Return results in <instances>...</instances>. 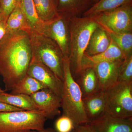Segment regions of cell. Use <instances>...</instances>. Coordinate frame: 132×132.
Masks as SVG:
<instances>
[{
    "label": "cell",
    "mask_w": 132,
    "mask_h": 132,
    "mask_svg": "<svg viewBox=\"0 0 132 132\" xmlns=\"http://www.w3.org/2000/svg\"><path fill=\"white\" fill-rule=\"evenodd\" d=\"M32 58L31 40L27 31L7 33L0 41V75L5 92L11 91L26 76Z\"/></svg>",
    "instance_id": "1"
},
{
    "label": "cell",
    "mask_w": 132,
    "mask_h": 132,
    "mask_svg": "<svg viewBox=\"0 0 132 132\" xmlns=\"http://www.w3.org/2000/svg\"><path fill=\"white\" fill-rule=\"evenodd\" d=\"M70 68L72 75H79L82 59L92 33L98 25L91 16L69 18Z\"/></svg>",
    "instance_id": "2"
},
{
    "label": "cell",
    "mask_w": 132,
    "mask_h": 132,
    "mask_svg": "<svg viewBox=\"0 0 132 132\" xmlns=\"http://www.w3.org/2000/svg\"><path fill=\"white\" fill-rule=\"evenodd\" d=\"M63 90L61 97L62 115L67 116L73 121L75 127L89 123L84 109L82 93L72 75L69 58H64Z\"/></svg>",
    "instance_id": "3"
},
{
    "label": "cell",
    "mask_w": 132,
    "mask_h": 132,
    "mask_svg": "<svg viewBox=\"0 0 132 132\" xmlns=\"http://www.w3.org/2000/svg\"><path fill=\"white\" fill-rule=\"evenodd\" d=\"M32 48L31 60L41 62L63 81L64 57L57 43L42 34L28 30Z\"/></svg>",
    "instance_id": "4"
},
{
    "label": "cell",
    "mask_w": 132,
    "mask_h": 132,
    "mask_svg": "<svg viewBox=\"0 0 132 132\" xmlns=\"http://www.w3.org/2000/svg\"><path fill=\"white\" fill-rule=\"evenodd\" d=\"M47 119L40 111L0 112V132H26L45 129Z\"/></svg>",
    "instance_id": "5"
},
{
    "label": "cell",
    "mask_w": 132,
    "mask_h": 132,
    "mask_svg": "<svg viewBox=\"0 0 132 132\" xmlns=\"http://www.w3.org/2000/svg\"><path fill=\"white\" fill-rule=\"evenodd\" d=\"M104 92L106 113L121 119L132 118V82L118 81Z\"/></svg>",
    "instance_id": "6"
},
{
    "label": "cell",
    "mask_w": 132,
    "mask_h": 132,
    "mask_svg": "<svg viewBox=\"0 0 132 132\" xmlns=\"http://www.w3.org/2000/svg\"><path fill=\"white\" fill-rule=\"evenodd\" d=\"M91 17L108 34L132 32V3Z\"/></svg>",
    "instance_id": "7"
},
{
    "label": "cell",
    "mask_w": 132,
    "mask_h": 132,
    "mask_svg": "<svg viewBox=\"0 0 132 132\" xmlns=\"http://www.w3.org/2000/svg\"><path fill=\"white\" fill-rule=\"evenodd\" d=\"M56 18L44 22L43 34L51 38L57 43L61 50L64 58L70 55L69 18L59 14Z\"/></svg>",
    "instance_id": "8"
},
{
    "label": "cell",
    "mask_w": 132,
    "mask_h": 132,
    "mask_svg": "<svg viewBox=\"0 0 132 132\" xmlns=\"http://www.w3.org/2000/svg\"><path fill=\"white\" fill-rule=\"evenodd\" d=\"M27 75L38 80L61 98L63 90V81L41 62L31 60Z\"/></svg>",
    "instance_id": "9"
},
{
    "label": "cell",
    "mask_w": 132,
    "mask_h": 132,
    "mask_svg": "<svg viewBox=\"0 0 132 132\" xmlns=\"http://www.w3.org/2000/svg\"><path fill=\"white\" fill-rule=\"evenodd\" d=\"M31 97L38 110L44 113L47 119L60 115L61 98L48 88H43Z\"/></svg>",
    "instance_id": "10"
},
{
    "label": "cell",
    "mask_w": 132,
    "mask_h": 132,
    "mask_svg": "<svg viewBox=\"0 0 132 132\" xmlns=\"http://www.w3.org/2000/svg\"><path fill=\"white\" fill-rule=\"evenodd\" d=\"M124 60L102 62L92 67L97 75L102 91L104 92L118 82L120 68Z\"/></svg>",
    "instance_id": "11"
},
{
    "label": "cell",
    "mask_w": 132,
    "mask_h": 132,
    "mask_svg": "<svg viewBox=\"0 0 132 132\" xmlns=\"http://www.w3.org/2000/svg\"><path fill=\"white\" fill-rule=\"evenodd\" d=\"M88 123L96 132H132V118H116L106 112Z\"/></svg>",
    "instance_id": "12"
},
{
    "label": "cell",
    "mask_w": 132,
    "mask_h": 132,
    "mask_svg": "<svg viewBox=\"0 0 132 132\" xmlns=\"http://www.w3.org/2000/svg\"><path fill=\"white\" fill-rule=\"evenodd\" d=\"M57 12L69 18L82 16L94 4V0H55Z\"/></svg>",
    "instance_id": "13"
},
{
    "label": "cell",
    "mask_w": 132,
    "mask_h": 132,
    "mask_svg": "<svg viewBox=\"0 0 132 132\" xmlns=\"http://www.w3.org/2000/svg\"><path fill=\"white\" fill-rule=\"evenodd\" d=\"M83 106L89 122L106 112L104 92L100 91L82 98Z\"/></svg>",
    "instance_id": "14"
},
{
    "label": "cell",
    "mask_w": 132,
    "mask_h": 132,
    "mask_svg": "<svg viewBox=\"0 0 132 132\" xmlns=\"http://www.w3.org/2000/svg\"><path fill=\"white\" fill-rule=\"evenodd\" d=\"M126 58L123 52L111 39V44L108 48L101 53L92 56L84 54L82 61V70L86 68H92L95 64L102 62L123 60Z\"/></svg>",
    "instance_id": "15"
},
{
    "label": "cell",
    "mask_w": 132,
    "mask_h": 132,
    "mask_svg": "<svg viewBox=\"0 0 132 132\" xmlns=\"http://www.w3.org/2000/svg\"><path fill=\"white\" fill-rule=\"evenodd\" d=\"M111 42L108 34L98 26L92 33L84 54L92 56L101 53L108 48Z\"/></svg>",
    "instance_id": "16"
},
{
    "label": "cell",
    "mask_w": 132,
    "mask_h": 132,
    "mask_svg": "<svg viewBox=\"0 0 132 132\" xmlns=\"http://www.w3.org/2000/svg\"><path fill=\"white\" fill-rule=\"evenodd\" d=\"M76 82L79 86L82 98L100 91V87L94 69L93 68L83 69Z\"/></svg>",
    "instance_id": "17"
},
{
    "label": "cell",
    "mask_w": 132,
    "mask_h": 132,
    "mask_svg": "<svg viewBox=\"0 0 132 132\" xmlns=\"http://www.w3.org/2000/svg\"><path fill=\"white\" fill-rule=\"evenodd\" d=\"M0 102L11 105L24 111H39L32 99L29 95L12 94L0 92Z\"/></svg>",
    "instance_id": "18"
},
{
    "label": "cell",
    "mask_w": 132,
    "mask_h": 132,
    "mask_svg": "<svg viewBox=\"0 0 132 132\" xmlns=\"http://www.w3.org/2000/svg\"><path fill=\"white\" fill-rule=\"evenodd\" d=\"M20 3L29 30L42 34L44 22L38 17L33 0H20Z\"/></svg>",
    "instance_id": "19"
},
{
    "label": "cell",
    "mask_w": 132,
    "mask_h": 132,
    "mask_svg": "<svg viewBox=\"0 0 132 132\" xmlns=\"http://www.w3.org/2000/svg\"><path fill=\"white\" fill-rule=\"evenodd\" d=\"M7 33H12L20 30H29L27 20L21 5L20 1L11 13L6 21Z\"/></svg>",
    "instance_id": "20"
},
{
    "label": "cell",
    "mask_w": 132,
    "mask_h": 132,
    "mask_svg": "<svg viewBox=\"0 0 132 132\" xmlns=\"http://www.w3.org/2000/svg\"><path fill=\"white\" fill-rule=\"evenodd\" d=\"M38 17L44 22H47L59 15L55 0H33Z\"/></svg>",
    "instance_id": "21"
},
{
    "label": "cell",
    "mask_w": 132,
    "mask_h": 132,
    "mask_svg": "<svg viewBox=\"0 0 132 132\" xmlns=\"http://www.w3.org/2000/svg\"><path fill=\"white\" fill-rule=\"evenodd\" d=\"M46 88L38 80L27 75L10 91V94H24L31 96L35 93Z\"/></svg>",
    "instance_id": "22"
},
{
    "label": "cell",
    "mask_w": 132,
    "mask_h": 132,
    "mask_svg": "<svg viewBox=\"0 0 132 132\" xmlns=\"http://www.w3.org/2000/svg\"><path fill=\"white\" fill-rule=\"evenodd\" d=\"M132 3V0H99L85 12L82 16H93Z\"/></svg>",
    "instance_id": "23"
},
{
    "label": "cell",
    "mask_w": 132,
    "mask_h": 132,
    "mask_svg": "<svg viewBox=\"0 0 132 132\" xmlns=\"http://www.w3.org/2000/svg\"><path fill=\"white\" fill-rule=\"evenodd\" d=\"M108 34L111 39L123 52L126 58L132 55V32Z\"/></svg>",
    "instance_id": "24"
},
{
    "label": "cell",
    "mask_w": 132,
    "mask_h": 132,
    "mask_svg": "<svg viewBox=\"0 0 132 132\" xmlns=\"http://www.w3.org/2000/svg\"><path fill=\"white\" fill-rule=\"evenodd\" d=\"M118 81L132 82V55L127 57L121 65Z\"/></svg>",
    "instance_id": "25"
},
{
    "label": "cell",
    "mask_w": 132,
    "mask_h": 132,
    "mask_svg": "<svg viewBox=\"0 0 132 132\" xmlns=\"http://www.w3.org/2000/svg\"><path fill=\"white\" fill-rule=\"evenodd\" d=\"M55 127L56 132H72L75 126L71 118L62 115L55 121Z\"/></svg>",
    "instance_id": "26"
},
{
    "label": "cell",
    "mask_w": 132,
    "mask_h": 132,
    "mask_svg": "<svg viewBox=\"0 0 132 132\" xmlns=\"http://www.w3.org/2000/svg\"><path fill=\"white\" fill-rule=\"evenodd\" d=\"M20 0H0V14L6 21Z\"/></svg>",
    "instance_id": "27"
},
{
    "label": "cell",
    "mask_w": 132,
    "mask_h": 132,
    "mask_svg": "<svg viewBox=\"0 0 132 132\" xmlns=\"http://www.w3.org/2000/svg\"><path fill=\"white\" fill-rule=\"evenodd\" d=\"M72 132H96L93 127L88 123L78 125Z\"/></svg>",
    "instance_id": "28"
},
{
    "label": "cell",
    "mask_w": 132,
    "mask_h": 132,
    "mask_svg": "<svg viewBox=\"0 0 132 132\" xmlns=\"http://www.w3.org/2000/svg\"><path fill=\"white\" fill-rule=\"evenodd\" d=\"M20 111H24V110L0 102V112Z\"/></svg>",
    "instance_id": "29"
},
{
    "label": "cell",
    "mask_w": 132,
    "mask_h": 132,
    "mask_svg": "<svg viewBox=\"0 0 132 132\" xmlns=\"http://www.w3.org/2000/svg\"><path fill=\"white\" fill-rule=\"evenodd\" d=\"M6 21H2L0 24V41L4 37L7 33Z\"/></svg>",
    "instance_id": "30"
},
{
    "label": "cell",
    "mask_w": 132,
    "mask_h": 132,
    "mask_svg": "<svg viewBox=\"0 0 132 132\" xmlns=\"http://www.w3.org/2000/svg\"><path fill=\"white\" fill-rule=\"evenodd\" d=\"M26 132H56L55 129L49 127L47 128H45L43 130H34V131H30Z\"/></svg>",
    "instance_id": "31"
},
{
    "label": "cell",
    "mask_w": 132,
    "mask_h": 132,
    "mask_svg": "<svg viewBox=\"0 0 132 132\" xmlns=\"http://www.w3.org/2000/svg\"><path fill=\"white\" fill-rule=\"evenodd\" d=\"M2 21H5V20H4L2 16L0 14V24L2 22Z\"/></svg>",
    "instance_id": "32"
},
{
    "label": "cell",
    "mask_w": 132,
    "mask_h": 132,
    "mask_svg": "<svg viewBox=\"0 0 132 132\" xmlns=\"http://www.w3.org/2000/svg\"><path fill=\"white\" fill-rule=\"evenodd\" d=\"M99 0H94V4L95 3H96L98 2Z\"/></svg>",
    "instance_id": "33"
},
{
    "label": "cell",
    "mask_w": 132,
    "mask_h": 132,
    "mask_svg": "<svg viewBox=\"0 0 132 132\" xmlns=\"http://www.w3.org/2000/svg\"><path fill=\"white\" fill-rule=\"evenodd\" d=\"M3 91V90H2V89H1V88H0V92H2V91Z\"/></svg>",
    "instance_id": "34"
}]
</instances>
